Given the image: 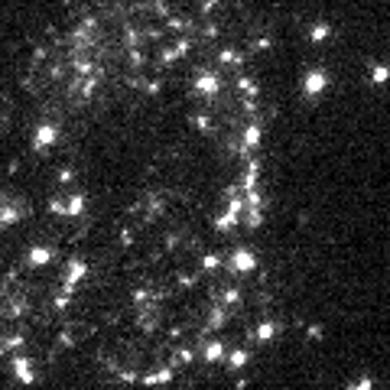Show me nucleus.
Here are the masks:
<instances>
[{
    "instance_id": "nucleus-9",
    "label": "nucleus",
    "mask_w": 390,
    "mask_h": 390,
    "mask_svg": "<svg viewBox=\"0 0 390 390\" xmlns=\"http://www.w3.org/2000/svg\"><path fill=\"white\" fill-rule=\"evenodd\" d=\"M17 367H20V380H33V377H30V364H26V361H20Z\"/></svg>"
},
{
    "instance_id": "nucleus-5",
    "label": "nucleus",
    "mask_w": 390,
    "mask_h": 390,
    "mask_svg": "<svg viewBox=\"0 0 390 390\" xmlns=\"http://www.w3.org/2000/svg\"><path fill=\"white\" fill-rule=\"evenodd\" d=\"M85 277V264L81 260H72V267H68V283H75V280Z\"/></svg>"
},
{
    "instance_id": "nucleus-4",
    "label": "nucleus",
    "mask_w": 390,
    "mask_h": 390,
    "mask_svg": "<svg viewBox=\"0 0 390 390\" xmlns=\"http://www.w3.org/2000/svg\"><path fill=\"white\" fill-rule=\"evenodd\" d=\"M273 335H277V325H273V322H260V328H257V338L260 341H270Z\"/></svg>"
},
{
    "instance_id": "nucleus-8",
    "label": "nucleus",
    "mask_w": 390,
    "mask_h": 390,
    "mask_svg": "<svg viewBox=\"0 0 390 390\" xmlns=\"http://www.w3.org/2000/svg\"><path fill=\"white\" fill-rule=\"evenodd\" d=\"M202 267H205V270H218V267H221V257H218V254H208V257L202 260Z\"/></svg>"
},
{
    "instance_id": "nucleus-3",
    "label": "nucleus",
    "mask_w": 390,
    "mask_h": 390,
    "mask_svg": "<svg viewBox=\"0 0 390 390\" xmlns=\"http://www.w3.org/2000/svg\"><path fill=\"white\" fill-rule=\"evenodd\" d=\"M169 377H173V371H169V367H163V371H153L150 377H143V384H166Z\"/></svg>"
},
{
    "instance_id": "nucleus-1",
    "label": "nucleus",
    "mask_w": 390,
    "mask_h": 390,
    "mask_svg": "<svg viewBox=\"0 0 390 390\" xmlns=\"http://www.w3.org/2000/svg\"><path fill=\"white\" fill-rule=\"evenodd\" d=\"M254 267H257V260H254L250 250H244V247L234 250V257H231V270H234V273H250Z\"/></svg>"
},
{
    "instance_id": "nucleus-12",
    "label": "nucleus",
    "mask_w": 390,
    "mask_h": 390,
    "mask_svg": "<svg viewBox=\"0 0 390 390\" xmlns=\"http://www.w3.org/2000/svg\"><path fill=\"white\" fill-rule=\"evenodd\" d=\"M221 303H237V293H234V290H228V293H224V299H221Z\"/></svg>"
},
{
    "instance_id": "nucleus-6",
    "label": "nucleus",
    "mask_w": 390,
    "mask_h": 390,
    "mask_svg": "<svg viewBox=\"0 0 390 390\" xmlns=\"http://www.w3.org/2000/svg\"><path fill=\"white\" fill-rule=\"evenodd\" d=\"M247 358H250V354L247 351H244V348H237V351H231V367H244V364H247Z\"/></svg>"
},
{
    "instance_id": "nucleus-2",
    "label": "nucleus",
    "mask_w": 390,
    "mask_h": 390,
    "mask_svg": "<svg viewBox=\"0 0 390 390\" xmlns=\"http://www.w3.org/2000/svg\"><path fill=\"white\" fill-rule=\"evenodd\" d=\"M205 361H208V364H215V361H221L224 358V345L221 341H211V345H205Z\"/></svg>"
},
{
    "instance_id": "nucleus-7",
    "label": "nucleus",
    "mask_w": 390,
    "mask_h": 390,
    "mask_svg": "<svg viewBox=\"0 0 390 390\" xmlns=\"http://www.w3.org/2000/svg\"><path fill=\"white\" fill-rule=\"evenodd\" d=\"M49 257H52V250H46V247H39V250H33V254H30L33 264H46Z\"/></svg>"
},
{
    "instance_id": "nucleus-10",
    "label": "nucleus",
    "mask_w": 390,
    "mask_h": 390,
    "mask_svg": "<svg viewBox=\"0 0 390 390\" xmlns=\"http://www.w3.org/2000/svg\"><path fill=\"white\" fill-rule=\"evenodd\" d=\"M345 390H374V380H371V377H364L358 387H345Z\"/></svg>"
},
{
    "instance_id": "nucleus-13",
    "label": "nucleus",
    "mask_w": 390,
    "mask_h": 390,
    "mask_svg": "<svg viewBox=\"0 0 390 390\" xmlns=\"http://www.w3.org/2000/svg\"><path fill=\"white\" fill-rule=\"evenodd\" d=\"M309 338H322V328H319V325H309Z\"/></svg>"
},
{
    "instance_id": "nucleus-11",
    "label": "nucleus",
    "mask_w": 390,
    "mask_h": 390,
    "mask_svg": "<svg viewBox=\"0 0 390 390\" xmlns=\"http://www.w3.org/2000/svg\"><path fill=\"white\" fill-rule=\"evenodd\" d=\"M179 361L182 364H192V351H189V348H179Z\"/></svg>"
}]
</instances>
